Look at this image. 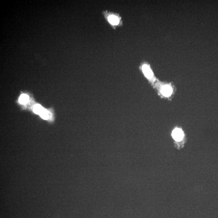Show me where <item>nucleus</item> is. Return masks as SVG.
Listing matches in <instances>:
<instances>
[{"instance_id": "obj_1", "label": "nucleus", "mask_w": 218, "mask_h": 218, "mask_svg": "<svg viewBox=\"0 0 218 218\" xmlns=\"http://www.w3.org/2000/svg\"><path fill=\"white\" fill-rule=\"evenodd\" d=\"M142 70L145 76L151 81H154L153 74L150 68L147 65L145 64L142 66Z\"/></svg>"}, {"instance_id": "obj_2", "label": "nucleus", "mask_w": 218, "mask_h": 218, "mask_svg": "<svg viewBox=\"0 0 218 218\" xmlns=\"http://www.w3.org/2000/svg\"><path fill=\"white\" fill-rule=\"evenodd\" d=\"M172 136L175 140L180 141L183 138L184 133L182 129L176 128L172 132Z\"/></svg>"}, {"instance_id": "obj_3", "label": "nucleus", "mask_w": 218, "mask_h": 218, "mask_svg": "<svg viewBox=\"0 0 218 218\" xmlns=\"http://www.w3.org/2000/svg\"><path fill=\"white\" fill-rule=\"evenodd\" d=\"M108 19L109 22L113 26H117L120 24V20L119 17L114 14L108 15Z\"/></svg>"}, {"instance_id": "obj_4", "label": "nucleus", "mask_w": 218, "mask_h": 218, "mask_svg": "<svg viewBox=\"0 0 218 218\" xmlns=\"http://www.w3.org/2000/svg\"><path fill=\"white\" fill-rule=\"evenodd\" d=\"M161 93L165 96H169L171 95L172 93V88L170 86L165 85L162 87Z\"/></svg>"}, {"instance_id": "obj_5", "label": "nucleus", "mask_w": 218, "mask_h": 218, "mask_svg": "<svg viewBox=\"0 0 218 218\" xmlns=\"http://www.w3.org/2000/svg\"><path fill=\"white\" fill-rule=\"evenodd\" d=\"M29 100V96L25 94H22L19 97V101L20 104H26Z\"/></svg>"}, {"instance_id": "obj_6", "label": "nucleus", "mask_w": 218, "mask_h": 218, "mask_svg": "<svg viewBox=\"0 0 218 218\" xmlns=\"http://www.w3.org/2000/svg\"><path fill=\"white\" fill-rule=\"evenodd\" d=\"M44 108L41 105L36 104L34 106V112L37 114L40 115L44 110Z\"/></svg>"}, {"instance_id": "obj_7", "label": "nucleus", "mask_w": 218, "mask_h": 218, "mask_svg": "<svg viewBox=\"0 0 218 218\" xmlns=\"http://www.w3.org/2000/svg\"><path fill=\"white\" fill-rule=\"evenodd\" d=\"M40 116L42 119H44V120H47L49 118V116L47 112V111L45 110V109H44L42 113L40 114Z\"/></svg>"}]
</instances>
